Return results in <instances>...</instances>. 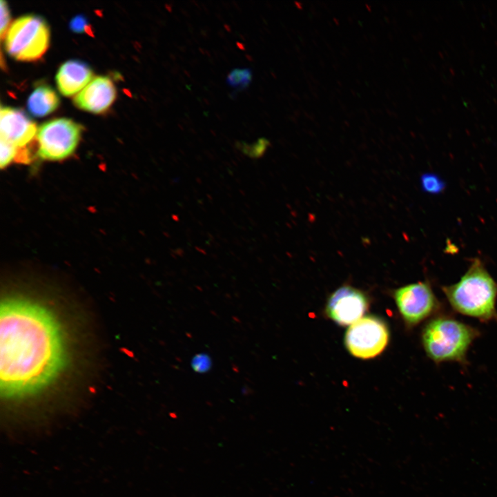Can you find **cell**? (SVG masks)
I'll use <instances>...</instances> for the list:
<instances>
[{
    "instance_id": "6da1fadb",
    "label": "cell",
    "mask_w": 497,
    "mask_h": 497,
    "mask_svg": "<svg viewBox=\"0 0 497 497\" xmlns=\"http://www.w3.org/2000/svg\"><path fill=\"white\" fill-rule=\"evenodd\" d=\"M0 315L1 392L7 399L34 395L64 368L60 325L47 308L24 298L5 300Z\"/></svg>"
},
{
    "instance_id": "7a4b0ae2",
    "label": "cell",
    "mask_w": 497,
    "mask_h": 497,
    "mask_svg": "<svg viewBox=\"0 0 497 497\" xmlns=\"http://www.w3.org/2000/svg\"><path fill=\"white\" fill-rule=\"evenodd\" d=\"M442 290L457 313L480 321H497V283L480 260L474 259L458 282Z\"/></svg>"
},
{
    "instance_id": "3957f363",
    "label": "cell",
    "mask_w": 497,
    "mask_h": 497,
    "mask_svg": "<svg viewBox=\"0 0 497 497\" xmlns=\"http://www.w3.org/2000/svg\"><path fill=\"white\" fill-rule=\"evenodd\" d=\"M479 334L476 328L456 318L438 315L423 328L422 342L427 355L434 362L465 364L467 351Z\"/></svg>"
},
{
    "instance_id": "277c9868",
    "label": "cell",
    "mask_w": 497,
    "mask_h": 497,
    "mask_svg": "<svg viewBox=\"0 0 497 497\" xmlns=\"http://www.w3.org/2000/svg\"><path fill=\"white\" fill-rule=\"evenodd\" d=\"M50 31L41 17L27 14L15 19L5 37L7 52L19 61L41 58L49 46Z\"/></svg>"
},
{
    "instance_id": "5b68a950",
    "label": "cell",
    "mask_w": 497,
    "mask_h": 497,
    "mask_svg": "<svg viewBox=\"0 0 497 497\" xmlns=\"http://www.w3.org/2000/svg\"><path fill=\"white\" fill-rule=\"evenodd\" d=\"M82 126L72 119L58 118L42 124L37 129V155L43 160L60 161L75 150Z\"/></svg>"
},
{
    "instance_id": "8992f818",
    "label": "cell",
    "mask_w": 497,
    "mask_h": 497,
    "mask_svg": "<svg viewBox=\"0 0 497 497\" xmlns=\"http://www.w3.org/2000/svg\"><path fill=\"white\" fill-rule=\"evenodd\" d=\"M389 331L383 321L374 316H365L350 325L344 341L348 351L362 359L372 358L386 347Z\"/></svg>"
},
{
    "instance_id": "52a82bcc",
    "label": "cell",
    "mask_w": 497,
    "mask_h": 497,
    "mask_svg": "<svg viewBox=\"0 0 497 497\" xmlns=\"http://www.w3.org/2000/svg\"><path fill=\"white\" fill-rule=\"evenodd\" d=\"M393 297L405 322L414 326L440 309V303L429 282H418L397 289Z\"/></svg>"
},
{
    "instance_id": "ba28073f",
    "label": "cell",
    "mask_w": 497,
    "mask_h": 497,
    "mask_svg": "<svg viewBox=\"0 0 497 497\" xmlns=\"http://www.w3.org/2000/svg\"><path fill=\"white\" fill-rule=\"evenodd\" d=\"M367 298L360 290L351 286H342L329 297L326 311L327 315L340 325H351L361 318L367 308Z\"/></svg>"
},
{
    "instance_id": "9c48e42d",
    "label": "cell",
    "mask_w": 497,
    "mask_h": 497,
    "mask_svg": "<svg viewBox=\"0 0 497 497\" xmlns=\"http://www.w3.org/2000/svg\"><path fill=\"white\" fill-rule=\"evenodd\" d=\"M0 120L1 139L17 148L29 145L36 137V124L22 110L1 106Z\"/></svg>"
},
{
    "instance_id": "30bf717a",
    "label": "cell",
    "mask_w": 497,
    "mask_h": 497,
    "mask_svg": "<svg viewBox=\"0 0 497 497\" xmlns=\"http://www.w3.org/2000/svg\"><path fill=\"white\" fill-rule=\"evenodd\" d=\"M115 87L110 78L97 77L75 97L74 103L80 109L92 113H101L109 108L115 99Z\"/></svg>"
},
{
    "instance_id": "8fae6325",
    "label": "cell",
    "mask_w": 497,
    "mask_h": 497,
    "mask_svg": "<svg viewBox=\"0 0 497 497\" xmlns=\"http://www.w3.org/2000/svg\"><path fill=\"white\" fill-rule=\"evenodd\" d=\"M92 69L86 63L69 60L59 68L56 82L59 92L69 97L83 90L92 80Z\"/></svg>"
},
{
    "instance_id": "7c38bea8",
    "label": "cell",
    "mask_w": 497,
    "mask_h": 497,
    "mask_svg": "<svg viewBox=\"0 0 497 497\" xmlns=\"http://www.w3.org/2000/svg\"><path fill=\"white\" fill-rule=\"evenodd\" d=\"M59 103V97L55 90L48 86L42 85L31 93L27 107L32 115L43 117L55 110Z\"/></svg>"
},
{
    "instance_id": "4fadbf2b",
    "label": "cell",
    "mask_w": 497,
    "mask_h": 497,
    "mask_svg": "<svg viewBox=\"0 0 497 497\" xmlns=\"http://www.w3.org/2000/svg\"><path fill=\"white\" fill-rule=\"evenodd\" d=\"M252 70L251 68H235L232 70L226 77L227 84L235 88V92L246 89L252 81Z\"/></svg>"
},
{
    "instance_id": "5bb4252c",
    "label": "cell",
    "mask_w": 497,
    "mask_h": 497,
    "mask_svg": "<svg viewBox=\"0 0 497 497\" xmlns=\"http://www.w3.org/2000/svg\"><path fill=\"white\" fill-rule=\"evenodd\" d=\"M270 145V141L264 137L259 138L251 144L244 141H237L235 144V147L244 155L254 159L263 156Z\"/></svg>"
},
{
    "instance_id": "9a60e30c",
    "label": "cell",
    "mask_w": 497,
    "mask_h": 497,
    "mask_svg": "<svg viewBox=\"0 0 497 497\" xmlns=\"http://www.w3.org/2000/svg\"><path fill=\"white\" fill-rule=\"evenodd\" d=\"M420 185L424 192L431 194L440 193L445 187L442 179L431 173H425L421 176Z\"/></svg>"
},
{
    "instance_id": "2e32d148",
    "label": "cell",
    "mask_w": 497,
    "mask_h": 497,
    "mask_svg": "<svg viewBox=\"0 0 497 497\" xmlns=\"http://www.w3.org/2000/svg\"><path fill=\"white\" fill-rule=\"evenodd\" d=\"M17 148L11 143L1 139L0 166L1 168L7 167L14 160Z\"/></svg>"
},
{
    "instance_id": "e0dca14e",
    "label": "cell",
    "mask_w": 497,
    "mask_h": 497,
    "mask_svg": "<svg viewBox=\"0 0 497 497\" xmlns=\"http://www.w3.org/2000/svg\"><path fill=\"white\" fill-rule=\"evenodd\" d=\"M211 360L208 355L206 353H197L191 360V367L197 373H206L211 367Z\"/></svg>"
},
{
    "instance_id": "ac0fdd59",
    "label": "cell",
    "mask_w": 497,
    "mask_h": 497,
    "mask_svg": "<svg viewBox=\"0 0 497 497\" xmlns=\"http://www.w3.org/2000/svg\"><path fill=\"white\" fill-rule=\"evenodd\" d=\"M69 26L70 30L76 33H92L87 18L82 14L74 17L70 21Z\"/></svg>"
},
{
    "instance_id": "d6986e66",
    "label": "cell",
    "mask_w": 497,
    "mask_h": 497,
    "mask_svg": "<svg viewBox=\"0 0 497 497\" xmlns=\"http://www.w3.org/2000/svg\"><path fill=\"white\" fill-rule=\"evenodd\" d=\"M10 10L7 2L1 0V26H0V35L1 39L6 37L8 31V28L10 24Z\"/></svg>"
}]
</instances>
